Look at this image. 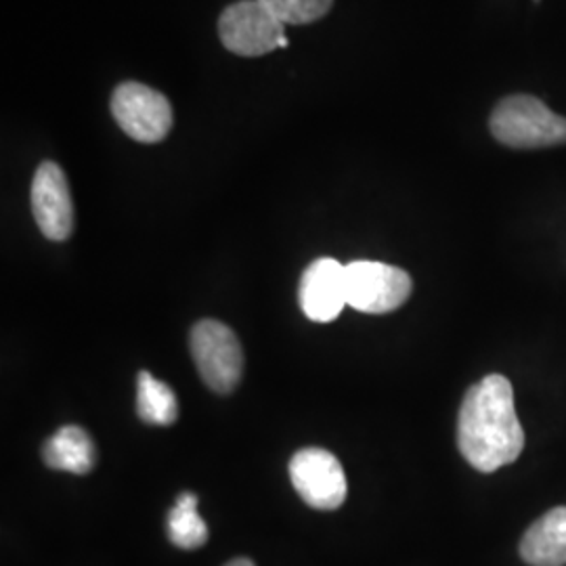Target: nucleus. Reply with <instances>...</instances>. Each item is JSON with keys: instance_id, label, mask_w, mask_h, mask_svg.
Masks as SVG:
<instances>
[{"instance_id": "2", "label": "nucleus", "mask_w": 566, "mask_h": 566, "mask_svg": "<svg viewBox=\"0 0 566 566\" xmlns=\"http://www.w3.org/2000/svg\"><path fill=\"white\" fill-rule=\"evenodd\" d=\"M491 135L514 149H539L566 143V118L531 95H512L495 105Z\"/></svg>"}, {"instance_id": "4", "label": "nucleus", "mask_w": 566, "mask_h": 566, "mask_svg": "<svg viewBox=\"0 0 566 566\" xmlns=\"http://www.w3.org/2000/svg\"><path fill=\"white\" fill-rule=\"evenodd\" d=\"M191 355L203 385L227 395L240 385L243 374L242 344L229 325L202 319L191 329Z\"/></svg>"}, {"instance_id": "9", "label": "nucleus", "mask_w": 566, "mask_h": 566, "mask_svg": "<svg viewBox=\"0 0 566 566\" xmlns=\"http://www.w3.org/2000/svg\"><path fill=\"white\" fill-rule=\"evenodd\" d=\"M298 301L311 322H334L344 306H348L344 264L334 259H317L308 264L298 287Z\"/></svg>"}, {"instance_id": "3", "label": "nucleus", "mask_w": 566, "mask_h": 566, "mask_svg": "<svg viewBox=\"0 0 566 566\" xmlns=\"http://www.w3.org/2000/svg\"><path fill=\"white\" fill-rule=\"evenodd\" d=\"M219 36L227 51L242 57H261L290 44L285 23L259 0H240L227 7L219 20Z\"/></svg>"}, {"instance_id": "10", "label": "nucleus", "mask_w": 566, "mask_h": 566, "mask_svg": "<svg viewBox=\"0 0 566 566\" xmlns=\"http://www.w3.org/2000/svg\"><path fill=\"white\" fill-rule=\"evenodd\" d=\"M521 556L531 566H566V506L549 510L526 528Z\"/></svg>"}, {"instance_id": "16", "label": "nucleus", "mask_w": 566, "mask_h": 566, "mask_svg": "<svg viewBox=\"0 0 566 566\" xmlns=\"http://www.w3.org/2000/svg\"><path fill=\"white\" fill-rule=\"evenodd\" d=\"M533 2H535V4H539V2H542V0H533Z\"/></svg>"}, {"instance_id": "5", "label": "nucleus", "mask_w": 566, "mask_h": 566, "mask_svg": "<svg viewBox=\"0 0 566 566\" xmlns=\"http://www.w3.org/2000/svg\"><path fill=\"white\" fill-rule=\"evenodd\" d=\"M346 303L355 311L385 315L411 296L413 282L403 269L376 261H355L344 266Z\"/></svg>"}, {"instance_id": "12", "label": "nucleus", "mask_w": 566, "mask_h": 566, "mask_svg": "<svg viewBox=\"0 0 566 566\" xmlns=\"http://www.w3.org/2000/svg\"><path fill=\"white\" fill-rule=\"evenodd\" d=\"M137 413L143 422L156 426H170L179 418V401L172 388L145 369L137 378Z\"/></svg>"}, {"instance_id": "8", "label": "nucleus", "mask_w": 566, "mask_h": 566, "mask_svg": "<svg viewBox=\"0 0 566 566\" xmlns=\"http://www.w3.org/2000/svg\"><path fill=\"white\" fill-rule=\"evenodd\" d=\"M30 202L44 238L63 242L74 231V203L60 164L42 163L34 175Z\"/></svg>"}, {"instance_id": "15", "label": "nucleus", "mask_w": 566, "mask_h": 566, "mask_svg": "<svg viewBox=\"0 0 566 566\" xmlns=\"http://www.w3.org/2000/svg\"><path fill=\"white\" fill-rule=\"evenodd\" d=\"M224 566H254V563L250 558H233L231 563H227Z\"/></svg>"}, {"instance_id": "1", "label": "nucleus", "mask_w": 566, "mask_h": 566, "mask_svg": "<svg viewBox=\"0 0 566 566\" xmlns=\"http://www.w3.org/2000/svg\"><path fill=\"white\" fill-rule=\"evenodd\" d=\"M458 447L468 464L486 474L518 460L525 430L506 376L491 374L470 386L458 416Z\"/></svg>"}, {"instance_id": "6", "label": "nucleus", "mask_w": 566, "mask_h": 566, "mask_svg": "<svg viewBox=\"0 0 566 566\" xmlns=\"http://www.w3.org/2000/svg\"><path fill=\"white\" fill-rule=\"evenodd\" d=\"M112 114L122 130L139 143H160L172 128V107L163 93L142 82H122L112 95Z\"/></svg>"}, {"instance_id": "13", "label": "nucleus", "mask_w": 566, "mask_h": 566, "mask_svg": "<svg viewBox=\"0 0 566 566\" xmlns=\"http://www.w3.org/2000/svg\"><path fill=\"white\" fill-rule=\"evenodd\" d=\"M168 539L181 549H198L208 542V526L198 512V495L182 491L166 521Z\"/></svg>"}, {"instance_id": "7", "label": "nucleus", "mask_w": 566, "mask_h": 566, "mask_svg": "<svg viewBox=\"0 0 566 566\" xmlns=\"http://www.w3.org/2000/svg\"><path fill=\"white\" fill-rule=\"evenodd\" d=\"M290 481L306 506L336 510L344 504L348 483L338 458L319 447L301 449L290 460Z\"/></svg>"}, {"instance_id": "14", "label": "nucleus", "mask_w": 566, "mask_h": 566, "mask_svg": "<svg viewBox=\"0 0 566 566\" xmlns=\"http://www.w3.org/2000/svg\"><path fill=\"white\" fill-rule=\"evenodd\" d=\"M259 2L285 25L287 23L304 25V23H313L325 18L334 0H259Z\"/></svg>"}, {"instance_id": "11", "label": "nucleus", "mask_w": 566, "mask_h": 566, "mask_svg": "<svg viewBox=\"0 0 566 566\" xmlns=\"http://www.w3.org/2000/svg\"><path fill=\"white\" fill-rule=\"evenodd\" d=\"M42 460L53 470L86 474L95 465V443L81 426H63L42 447Z\"/></svg>"}]
</instances>
